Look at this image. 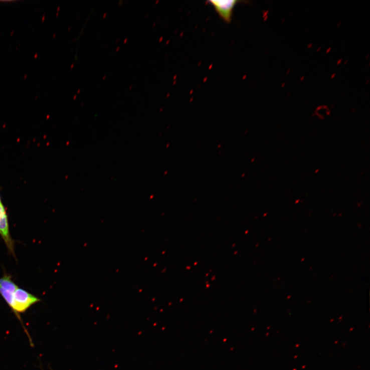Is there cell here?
<instances>
[{
    "instance_id": "1",
    "label": "cell",
    "mask_w": 370,
    "mask_h": 370,
    "mask_svg": "<svg viewBox=\"0 0 370 370\" xmlns=\"http://www.w3.org/2000/svg\"><path fill=\"white\" fill-rule=\"evenodd\" d=\"M41 300L38 297L28 292L26 290L18 287L16 290L14 297V307L13 312L22 323L25 332L29 338L30 342L33 345V341L23 322L21 314L27 311L33 305L40 302Z\"/></svg>"
},
{
    "instance_id": "2",
    "label": "cell",
    "mask_w": 370,
    "mask_h": 370,
    "mask_svg": "<svg viewBox=\"0 0 370 370\" xmlns=\"http://www.w3.org/2000/svg\"><path fill=\"white\" fill-rule=\"evenodd\" d=\"M0 236L3 239L9 253L16 258L15 242L11 235L8 214L2 203H0Z\"/></svg>"
},
{
    "instance_id": "3",
    "label": "cell",
    "mask_w": 370,
    "mask_h": 370,
    "mask_svg": "<svg viewBox=\"0 0 370 370\" xmlns=\"http://www.w3.org/2000/svg\"><path fill=\"white\" fill-rule=\"evenodd\" d=\"M18 285L14 282L12 276L5 272L0 278V295L9 305L11 310L14 307V294Z\"/></svg>"
},
{
    "instance_id": "4",
    "label": "cell",
    "mask_w": 370,
    "mask_h": 370,
    "mask_svg": "<svg viewBox=\"0 0 370 370\" xmlns=\"http://www.w3.org/2000/svg\"><path fill=\"white\" fill-rule=\"evenodd\" d=\"M240 2H241L236 0H229V1L213 0L209 2L213 6L219 16L227 23L231 22L234 8Z\"/></svg>"
},
{
    "instance_id": "5",
    "label": "cell",
    "mask_w": 370,
    "mask_h": 370,
    "mask_svg": "<svg viewBox=\"0 0 370 370\" xmlns=\"http://www.w3.org/2000/svg\"><path fill=\"white\" fill-rule=\"evenodd\" d=\"M2 203V199H1V196H0V203Z\"/></svg>"
}]
</instances>
